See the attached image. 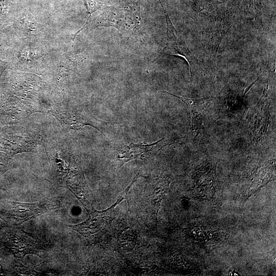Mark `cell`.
I'll return each mask as SVG.
<instances>
[{
	"label": "cell",
	"mask_w": 276,
	"mask_h": 276,
	"mask_svg": "<svg viewBox=\"0 0 276 276\" xmlns=\"http://www.w3.org/2000/svg\"><path fill=\"white\" fill-rule=\"evenodd\" d=\"M163 9L167 24V43L162 50L163 53L183 58L188 63L192 74L193 66L196 60L194 55L188 48L185 42L178 35L168 13L166 8L159 2Z\"/></svg>",
	"instance_id": "cell-1"
},
{
	"label": "cell",
	"mask_w": 276,
	"mask_h": 276,
	"mask_svg": "<svg viewBox=\"0 0 276 276\" xmlns=\"http://www.w3.org/2000/svg\"><path fill=\"white\" fill-rule=\"evenodd\" d=\"M176 141L163 138L151 144L131 143L128 145L125 146L117 156L118 160L120 161L121 164L120 167L125 163L133 159H145L153 157L163 148L175 143Z\"/></svg>",
	"instance_id": "cell-2"
},
{
	"label": "cell",
	"mask_w": 276,
	"mask_h": 276,
	"mask_svg": "<svg viewBox=\"0 0 276 276\" xmlns=\"http://www.w3.org/2000/svg\"><path fill=\"white\" fill-rule=\"evenodd\" d=\"M265 100L266 97L262 96L250 111V115L248 114L250 139L254 143L258 142L265 133L268 126L270 109Z\"/></svg>",
	"instance_id": "cell-3"
},
{
	"label": "cell",
	"mask_w": 276,
	"mask_h": 276,
	"mask_svg": "<svg viewBox=\"0 0 276 276\" xmlns=\"http://www.w3.org/2000/svg\"><path fill=\"white\" fill-rule=\"evenodd\" d=\"M216 166L199 171L195 176L193 194L196 198L213 199L217 188Z\"/></svg>",
	"instance_id": "cell-4"
},
{
	"label": "cell",
	"mask_w": 276,
	"mask_h": 276,
	"mask_svg": "<svg viewBox=\"0 0 276 276\" xmlns=\"http://www.w3.org/2000/svg\"><path fill=\"white\" fill-rule=\"evenodd\" d=\"M171 183L170 178L162 173L157 178L151 179L146 189L147 203L151 212L156 218L162 201L168 191Z\"/></svg>",
	"instance_id": "cell-5"
},
{
	"label": "cell",
	"mask_w": 276,
	"mask_h": 276,
	"mask_svg": "<svg viewBox=\"0 0 276 276\" xmlns=\"http://www.w3.org/2000/svg\"><path fill=\"white\" fill-rule=\"evenodd\" d=\"M54 113H56V116L64 126L74 129H79L85 125H88L100 131L98 127V125L106 123L73 109H64L63 110L60 111L57 110Z\"/></svg>",
	"instance_id": "cell-6"
},
{
	"label": "cell",
	"mask_w": 276,
	"mask_h": 276,
	"mask_svg": "<svg viewBox=\"0 0 276 276\" xmlns=\"http://www.w3.org/2000/svg\"><path fill=\"white\" fill-rule=\"evenodd\" d=\"M163 91L180 100L186 105L190 114L195 112H202L208 104L214 99L213 98H188L174 95L165 90Z\"/></svg>",
	"instance_id": "cell-7"
},
{
	"label": "cell",
	"mask_w": 276,
	"mask_h": 276,
	"mask_svg": "<svg viewBox=\"0 0 276 276\" xmlns=\"http://www.w3.org/2000/svg\"><path fill=\"white\" fill-rule=\"evenodd\" d=\"M120 243L124 250L130 251L133 249L136 242V235L133 229L124 231L120 237Z\"/></svg>",
	"instance_id": "cell-8"
},
{
	"label": "cell",
	"mask_w": 276,
	"mask_h": 276,
	"mask_svg": "<svg viewBox=\"0 0 276 276\" xmlns=\"http://www.w3.org/2000/svg\"><path fill=\"white\" fill-rule=\"evenodd\" d=\"M85 4V5L87 8L88 11V17L85 24L83 25V27L79 30L77 33H76L73 38V40H75V38L77 35L81 31L84 27L88 24L89 19L91 15L101 8L103 6V3L100 0H82Z\"/></svg>",
	"instance_id": "cell-9"
},
{
	"label": "cell",
	"mask_w": 276,
	"mask_h": 276,
	"mask_svg": "<svg viewBox=\"0 0 276 276\" xmlns=\"http://www.w3.org/2000/svg\"><path fill=\"white\" fill-rule=\"evenodd\" d=\"M7 67V63L0 59V76Z\"/></svg>",
	"instance_id": "cell-10"
}]
</instances>
